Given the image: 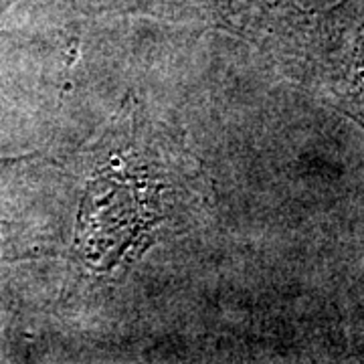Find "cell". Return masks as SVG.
<instances>
[{
    "instance_id": "3957f363",
    "label": "cell",
    "mask_w": 364,
    "mask_h": 364,
    "mask_svg": "<svg viewBox=\"0 0 364 364\" xmlns=\"http://www.w3.org/2000/svg\"><path fill=\"white\" fill-rule=\"evenodd\" d=\"M6 2H13V0H6Z\"/></svg>"
},
{
    "instance_id": "6da1fadb",
    "label": "cell",
    "mask_w": 364,
    "mask_h": 364,
    "mask_svg": "<svg viewBox=\"0 0 364 364\" xmlns=\"http://www.w3.org/2000/svg\"><path fill=\"white\" fill-rule=\"evenodd\" d=\"M107 9L168 23L221 28L255 45L296 81L316 26V13L294 0H107Z\"/></svg>"
},
{
    "instance_id": "7a4b0ae2",
    "label": "cell",
    "mask_w": 364,
    "mask_h": 364,
    "mask_svg": "<svg viewBox=\"0 0 364 364\" xmlns=\"http://www.w3.org/2000/svg\"><path fill=\"white\" fill-rule=\"evenodd\" d=\"M299 83L364 130V0L316 13Z\"/></svg>"
}]
</instances>
